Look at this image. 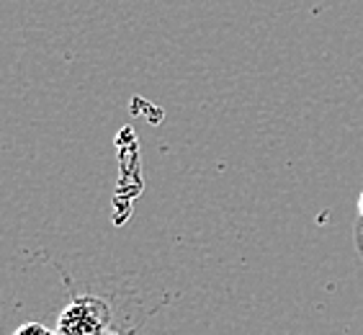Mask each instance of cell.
<instances>
[{
	"mask_svg": "<svg viewBox=\"0 0 363 335\" xmlns=\"http://www.w3.org/2000/svg\"><path fill=\"white\" fill-rule=\"evenodd\" d=\"M57 330L62 335H121L111 304L96 294H75L60 312Z\"/></svg>",
	"mask_w": 363,
	"mask_h": 335,
	"instance_id": "obj_1",
	"label": "cell"
},
{
	"mask_svg": "<svg viewBox=\"0 0 363 335\" xmlns=\"http://www.w3.org/2000/svg\"><path fill=\"white\" fill-rule=\"evenodd\" d=\"M13 335H62V333H60L57 328H47L44 322L31 320V322H23L21 328H16Z\"/></svg>",
	"mask_w": 363,
	"mask_h": 335,
	"instance_id": "obj_2",
	"label": "cell"
},
{
	"mask_svg": "<svg viewBox=\"0 0 363 335\" xmlns=\"http://www.w3.org/2000/svg\"><path fill=\"white\" fill-rule=\"evenodd\" d=\"M358 214H361V219H358V222L363 224V194H361V199H358Z\"/></svg>",
	"mask_w": 363,
	"mask_h": 335,
	"instance_id": "obj_3",
	"label": "cell"
}]
</instances>
